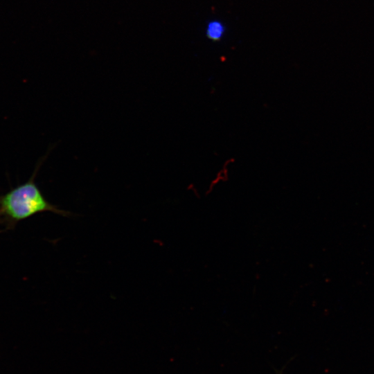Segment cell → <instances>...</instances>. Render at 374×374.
<instances>
[{
    "mask_svg": "<svg viewBox=\"0 0 374 374\" xmlns=\"http://www.w3.org/2000/svg\"><path fill=\"white\" fill-rule=\"evenodd\" d=\"M33 177L1 197L0 205L6 215L15 220L24 219L44 211H51L64 217L73 215L71 212L48 202L35 183Z\"/></svg>",
    "mask_w": 374,
    "mask_h": 374,
    "instance_id": "6da1fadb",
    "label": "cell"
},
{
    "mask_svg": "<svg viewBox=\"0 0 374 374\" xmlns=\"http://www.w3.org/2000/svg\"><path fill=\"white\" fill-rule=\"evenodd\" d=\"M224 33L223 26L218 21H212L207 28V35L210 39H219Z\"/></svg>",
    "mask_w": 374,
    "mask_h": 374,
    "instance_id": "7a4b0ae2",
    "label": "cell"
}]
</instances>
